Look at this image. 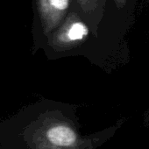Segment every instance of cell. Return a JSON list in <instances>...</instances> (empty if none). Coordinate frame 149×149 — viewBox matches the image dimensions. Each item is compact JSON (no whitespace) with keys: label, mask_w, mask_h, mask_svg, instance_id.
<instances>
[{"label":"cell","mask_w":149,"mask_h":149,"mask_svg":"<svg viewBox=\"0 0 149 149\" xmlns=\"http://www.w3.org/2000/svg\"><path fill=\"white\" fill-rule=\"evenodd\" d=\"M90 31V26L80 14L70 12L61 25L53 32L49 42L57 50L73 48L89 36Z\"/></svg>","instance_id":"1"},{"label":"cell","mask_w":149,"mask_h":149,"mask_svg":"<svg viewBox=\"0 0 149 149\" xmlns=\"http://www.w3.org/2000/svg\"><path fill=\"white\" fill-rule=\"evenodd\" d=\"M37 10L46 35L55 31L69 13L72 0H37Z\"/></svg>","instance_id":"2"},{"label":"cell","mask_w":149,"mask_h":149,"mask_svg":"<svg viewBox=\"0 0 149 149\" xmlns=\"http://www.w3.org/2000/svg\"><path fill=\"white\" fill-rule=\"evenodd\" d=\"M115 7L119 11H126V13L134 7L135 0H113Z\"/></svg>","instance_id":"3"}]
</instances>
